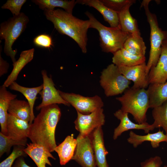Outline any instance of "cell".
<instances>
[{"instance_id":"obj_1","label":"cell","mask_w":167,"mask_h":167,"mask_svg":"<svg viewBox=\"0 0 167 167\" xmlns=\"http://www.w3.org/2000/svg\"><path fill=\"white\" fill-rule=\"evenodd\" d=\"M61 116L57 104L42 108L30 125L28 136L32 142L42 145L50 152L57 146L55 139L56 126Z\"/></svg>"},{"instance_id":"obj_2","label":"cell","mask_w":167,"mask_h":167,"mask_svg":"<svg viewBox=\"0 0 167 167\" xmlns=\"http://www.w3.org/2000/svg\"><path fill=\"white\" fill-rule=\"evenodd\" d=\"M44 13L60 34L70 37L76 42L83 53H87V33L90 25L89 20L81 19L60 9H45Z\"/></svg>"},{"instance_id":"obj_3","label":"cell","mask_w":167,"mask_h":167,"mask_svg":"<svg viewBox=\"0 0 167 167\" xmlns=\"http://www.w3.org/2000/svg\"><path fill=\"white\" fill-rule=\"evenodd\" d=\"M116 99L122 105V111L131 114L137 123L146 122V113L149 108L147 90L132 87L126 89L122 96Z\"/></svg>"},{"instance_id":"obj_4","label":"cell","mask_w":167,"mask_h":167,"mask_svg":"<svg viewBox=\"0 0 167 167\" xmlns=\"http://www.w3.org/2000/svg\"><path fill=\"white\" fill-rule=\"evenodd\" d=\"M85 14L89 18L90 28L95 29L99 32L100 46L102 51L113 54L123 48L124 44L130 35L123 31L120 27L113 28L104 26L88 11Z\"/></svg>"},{"instance_id":"obj_5","label":"cell","mask_w":167,"mask_h":167,"mask_svg":"<svg viewBox=\"0 0 167 167\" xmlns=\"http://www.w3.org/2000/svg\"><path fill=\"white\" fill-rule=\"evenodd\" d=\"M151 1L144 0L141 5V7L143 6L144 8L150 29V49L149 59L146 64L148 75L151 68L157 64L161 53L162 43L167 39V31L163 30L159 27L156 15L149 10V4Z\"/></svg>"},{"instance_id":"obj_6","label":"cell","mask_w":167,"mask_h":167,"mask_svg":"<svg viewBox=\"0 0 167 167\" xmlns=\"http://www.w3.org/2000/svg\"><path fill=\"white\" fill-rule=\"evenodd\" d=\"M29 21L28 17L21 12L19 15H14L0 24V38L5 41L4 52L6 56L10 57L13 63L16 61L15 56L17 50H13L12 46L25 30Z\"/></svg>"},{"instance_id":"obj_7","label":"cell","mask_w":167,"mask_h":167,"mask_svg":"<svg viewBox=\"0 0 167 167\" xmlns=\"http://www.w3.org/2000/svg\"><path fill=\"white\" fill-rule=\"evenodd\" d=\"M100 82L105 95L109 97L124 92L129 88L131 81L120 72L117 66L112 63L102 71Z\"/></svg>"},{"instance_id":"obj_8","label":"cell","mask_w":167,"mask_h":167,"mask_svg":"<svg viewBox=\"0 0 167 167\" xmlns=\"http://www.w3.org/2000/svg\"><path fill=\"white\" fill-rule=\"evenodd\" d=\"M61 96L76 111L83 114H88L102 108L104 103L97 95L86 97L74 93H67L58 90Z\"/></svg>"},{"instance_id":"obj_9","label":"cell","mask_w":167,"mask_h":167,"mask_svg":"<svg viewBox=\"0 0 167 167\" xmlns=\"http://www.w3.org/2000/svg\"><path fill=\"white\" fill-rule=\"evenodd\" d=\"M103 109L101 108L88 114L77 112V118L74 122L75 129L83 136L90 135L96 128L102 126L105 122Z\"/></svg>"},{"instance_id":"obj_10","label":"cell","mask_w":167,"mask_h":167,"mask_svg":"<svg viewBox=\"0 0 167 167\" xmlns=\"http://www.w3.org/2000/svg\"><path fill=\"white\" fill-rule=\"evenodd\" d=\"M76 139L77 145L72 160L75 161L82 167H96L90 135L83 136L79 134Z\"/></svg>"},{"instance_id":"obj_11","label":"cell","mask_w":167,"mask_h":167,"mask_svg":"<svg viewBox=\"0 0 167 167\" xmlns=\"http://www.w3.org/2000/svg\"><path fill=\"white\" fill-rule=\"evenodd\" d=\"M41 73L43 80V87L39 94L42 98V102L36 107V109L39 110L43 107L55 104H62L69 106L70 105L62 98L58 90L55 87L51 76L49 77L45 70H42Z\"/></svg>"},{"instance_id":"obj_12","label":"cell","mask_w":167,"mask_h":167,"mask_svg":"<svg viewBox=\"0 0 167 167\" xmlns=\"http://www.w3.org/2000/svg\"><path fill=\"white\" fill-rule=\"evenodd\" d=\"M146 64L145 62L134 66H120L118 68L120 72L127 79L133 82L132 87L145 88L149 85Z\"/></svg>"},{"instance_id":"obj_13","label":"cell","mask_w":167,"mask_h":167,"mask_svg":"<svg viewBox=\"0 0 167 167\" xmlns=\"http://www.w3.org/2000/svg\"><path fill=\"white\" fill-rule=\"evenodd\" d=\"M127 113L123 112L121 109H118L114 113V115L120 121L118 126L114 129L113 139H116L124 132L131 129L142 130L148 134L150 131L155 128L153 125L150 124L147 122L142 123H135L131 120Z\"/></svg>"},{"instance_id":"obj_14","label":"cell","mask_w":167,"mask_h":167,"mask_svg":"<svg viewBox=\"0 0 167 167\" xmlns=\"http://www.w3.org/2000/svg\"><path fill=\"white\" fill-rule=\"evenodd\" d=\"M148 81L149 84H163L167 81V39L162 43L160 57L156 65L150 69Z\"/></svg>"},{"instance_id":"obj_15","label":"cell","mask_w":167,"mask_h":167,"mask_svg":"<svg viewBox=\"0 0 167 167\" xmlns=\"http://www.w3.org/2000/svg\"><path fill=\"white\" fill-rule=\"evenodd\" d=\"M30 127L29 122L8 113L6 128L10 138L17 141H27Z\"/></svg>"},{"instance_id":"obj_16","label":"cell","mask_w":167,"mask_h":167,"mask_svg":"<svg viewBox=\"0 0 167 167\" xmlns=\"http://www.w3.org/2000/svg\"><path fill=\"white\" fill-rule=\"evenodd\" d=\"M97 167H109L106 156L108 152L105 147L102 126L96 129L89 135Z\"/></svg>"},{"instance_id":"obj_17","label":"cell","mask_w":167,"mask_h":167,"mask_svg":"<svg viewBox=\"0 0 167 167\" xmlns=\"http://www.w3.org/2000/svg\"><path fill=\"white\" fill-rule=\"evenodd\" d=\"M24 151L33 160L37 167H46V164L51 166L49 158L56 159L47 149L37 143H27L26 147L24 149Z\"/></svg>"},{"instance_id":"obj_18","label":"cell","mask_w":167,"mask_h":167,"mask_svg":"<svg viewBox=\"0 0 167 167\" xmlns=\"http://www.w3.org/2000/svg\"><path fill=\"white\" fill-rule=\"evenodd\" d=\"M127 141L135 148L145 141L150 142L152 147L156 148L159 146L161 142L167 143V135L164 133L163 131H161L160 129L156 132L149 133L146 135H137L131 131Z\"/></svg>"},{"instance_id":"obj_19","label":"cell","mask_w":167,"mask_h":167,"mask_svg":"<svg viewBox=\"0 0 167 167\" xmlns=\"http://www.w3.org/2000/svg\"><path fill=\"white\" fill-rule=\"evenodd\" d=\"M76 2V4L85 5L95 8L102 15L104 20L109 24L111 27H119L118 13L105 6L100 0H77Z\"/></svg>"},{"instance_id":"obj_20","label":"cell","mask_w":167,"mask_h":167,"mask_svg":"<svg viewBox=\"0 0 167 167\" xmlns=\"http://www.w3.org/2000/svg\"><path fill=\"white\" fill-rule=\"evenodd\" d=\"M3 85L0 87V124L1 132L7 136L6 123L8 109L11 101L16 98L17 95L8 91Z\"/></svg>"},{"instance_id":"obj_21","label":"cell","mask_w":167,"mask_h":167,"mask_svg":"<svg viewBox=\"0 0 167 167\" xmlns=\"http://www.w3.org/2000/svg\"><path fill=\"white\" fill-rule=\"evenodd\" d=\"M77 144L76 139L74 138L72 134L67 136L62 142L54 148V151L58 155L61 165H65L72 160Z\"/></svg>"},{"instance_id":"obj_22","label":"cell","mask_w":167,"mask_h":167,"mask_svg":"<svg viewBox=\"0 0 167 167\" xmlns=\"http://www.w3.org/2000/svg\"><path fill=\"white\" fill-rule=\"evenodd\" d=\"M34 52V49L32 48L21 52L18 59L13 63V69L4 82L3 84L4 86L8 87L15 81L22 69L33 59Z\"/></svg>"},{"instance_id":"obj_23","label":"cell","mask_w":167,"mask_h":167,"mask_svg":"<svg viewBox=\"0 0 167 167\" xmlns=\"http://www.w3.org/2000/svg\"><path fill=\"white\" fill-rule=\"evenodd\" d=\"M113 63L118 67L131 66L145 62V56H138L133 55L123 48L113 54Z\"/></svg>"},{"instance_id":"obj_24","label":"cell","mask_w":167,"mask_h":167,"mask_svg":"<svg viewBox=\"0 0 167 167\" xmlns=\"http://www.w3.org/2000/svg\"><path fill=\"white\" fill-rule=\"evenodd\" d=\"M147 90L149 108L159 106L167 101V81L163 84H150Z\"/></svg>"},{"instance_id":"obj_25","label":"cell","mask_w":167,"mask_h":167,"mask_svg":"<svg viewBox=\"0 0 167 167\" xmlns=\"http://www.w3.org/2000/svg\"><path fill=\"white\" fill-rule=\"evenodd\" d=\"M43 87L42 84L35 87H26L19 85L15 81L13 82L9 86L10 89L19 92L22 94L29 103L31 110V118L29 122L30 125L32 123L35 118L33 107L36 100L38 98L37 95L42 90Z\"/></svg>"},{"instance_id":"obj_26","label":"cell","mask_w":167,"mask_h":167,"mask_svg":"<svg viewBox=\"0 0 167 167\" xmlns=\"http://www.w3.org/2000/svg\"><path fill=\"white\" fill-rule=\"evenodd\" d=\"M128 6L118 13L119 27L124 32L129 35H141L136 20L131 15Z\"/></svg>"},{"instance_id":"obj_27","label":"cell","mask_w":167,"mask_h":167,"mask_svg":"<svg viewBox=\"0 0 167 167\" xmlns=\"http://www.w3.org/2000/svg\"><path fill=\"white\" fill-rule=\"evenodd\" d=\"M8 112V113L28 122L30 121L31 110L28 101L16 98L13 100L10 103Z\"/></svg>"},{"instance_id":"obj_28","label":"cell","mask_w":167,"mask_h":167,"mask_svg":"<svg viewBox=\"0 0 167 167\" xmlns=\"http://www.w3.org/2000/svg\"><path fill=\"white\" fill-rule=\"evenodd\" d=\"M32 1L38 6L39 8L44 10H54L56 7L63 8L66 12L72 14L73 9L76 4L74 0H33Z\"/></svg>"},{"instance_id":"obj_29","label":"cell","mask_w":167,"mask_h":167,"mask_svg":"<svg viewBox=\"0 0 167 167\" xmlns=\"http://www.w3.org/2000/svg\"><path fill=\"white\" fill-rule=\"evenodd\" d=\"M123 48L133 55L145 56L146 47L141 35H130L124 44Z\"/></svg>"},{"instance_id":"obj_30","label":"cell","mask_w":167,"mask_h":167,"mask_svg":"<svg viewBox=\"0 0 167 167\" xmlns=\"http://www.w3.org/2000/svg\"><path fill=\"white\" fill-rule=\"evenodd\" d=\"M152 115L155 128H162L167 135V101L161 105L153 108Z\"/></svg>"},{"instance_id":"obj_31","label":"cell","mask_w":167,"mask_h":167,"mask_svg":"<svg viewBox=\"0 0 167 167\" xmlns=\"http://www.w3.org/2000/svg\"><path fill=\"white\" fill-rule=\"evenodd\" d=\"M27 141H17L15 140L0 132V156L5 153H8L13 146H26Z\"/></svg>"},{"instance_id":"obj_32","label":"cell","mask_w":167,"mask_h":167,"mask_svg":"<svg viewBox=\"0 0 167 167\" xmlns=\"http://www.w3.org/2000/svg\"><path fill=\"white\" fill-rule=\"evenodd\" d=\"M105 6L119 13L128 6H131L136 1L135 0H100Z\"/></svg>"},{"instance_id":"obj_33","label":"cell","mask_w":167,"mask_h":167,"mask_svg":"<svg viewBox=\"0 0 167 167\" xmlns=\"http://www.w3.org/2000/svg\"><path fill=\"white\" fill-rule=\"evenodd\" d=\"M25 147L14 146L12 152L9 156L0 163V167H12L14 161L18 157L25 156L24 151Z\"/></svg>"},{"instance_id":"obj_34","label":"cell","mask_w":167,"mask_h":167,"mask_svg":"<svg viewBox=\"0 0 167 167\" xmlns=\"http://www.w3.org/2000/svg\"><path fill=\"white\" fill-rule=\"evenodd\" d=\"M26 1V0H8L1 8L9 10L13 16L18 15L21 13L22 7Z\"/></svg>"},{"instance_id":"obj_35","label":"cell","mask_w":167,"mask_h":167,"mask_svg":"<svg viewBox=\"0 0 167 167\" xmlns=\"http://www.w3.org/2000/svg\"><path fill=\"white\" fill-rule=\"evenodd\" d=\"M34 44L38 46L49 49L53 45L51 37L48 35L43 34L39 35L33 40Z\"/></svg>"},{"instance_id":"obj_36","label":"cell","mask_w":167,"mask_h":167,"mask_svg":"<svg viewBox=\"0 0 167 167\" xmlns=\"http://www.w3.org/2000/svg\"><path fill=\"white\" fill-rule=\"evenodd\" d=\"M163 163L158 156L151 157L140 163V167H161Z\"/></svg>"},{"instance_id":"obj_37","label":"cell","mask_w":167,"mask_h":167,"mask_svg":"<svg viewBox=\"0 0 167 167\" xmlns=\"http://www.w3.org/2000/svg\"><path fill=\"white\" fill-rule=\"evenodd\" d=\"M9 66V65L6 61L4 60L1 57L0 52V76L6 74Z\"/></svg>"},{"instance_id":"obj_38","label":"cell","mask_w":167,"mask_h":167,"mask_svg":"<svg viewBox=\"0 0 167 167\" xmlns=\"http://www.w3.org/2000/svg\"><path fill=\"white\" fill-rule=\"evenodd\" d=\"M23 157L21 156L17 158L12 167H30L26 164Z\"/></svg>"},{"instance_id":"obj_39","label":"cell","mask_w":167,"mask_h":167,"mask_svg":"<svg viewBox=\"0 0 167 167\" xmlns=\"http://www.w3.org/2000/svg\"><path fill=\"white\" fill-rule=\"evenodd\" d=\"M164 167H167V166L166 165H165Z\"/></svg>"}]
</instances>
